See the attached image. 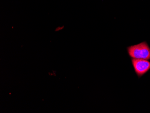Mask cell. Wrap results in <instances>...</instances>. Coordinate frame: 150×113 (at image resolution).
<instances>
[{"instance_id": "6da1fadb", "label": "cell", "mask_w": 150, "mask_h": 113, "mask_svg": "<svg viewBox=\"0 0 150 113\" xmlns=\"http://www.w3.org/2000/svg\"><path fill=\"white\" fill-rule=\"evenodd\" d=\"M127 50L129 56L132 59L150 60V48L146 42L129 46Z\"/></svg>"}, {"instance_id": "7a4b0ae2", "label": "cell", "mask_w": 150, "mask_h": 113, "mask_svg": "<svg viewBox=\"0 0 150 113\" xmlns=\"http://www.w3.org/2000/svg\"><path fill=\"white\" fill-rule=\"evenodd\" d=\"M131 63L134 70L139 78L150 70V62L148 60L131 58Z\"/></svg>"}]
</instances>
